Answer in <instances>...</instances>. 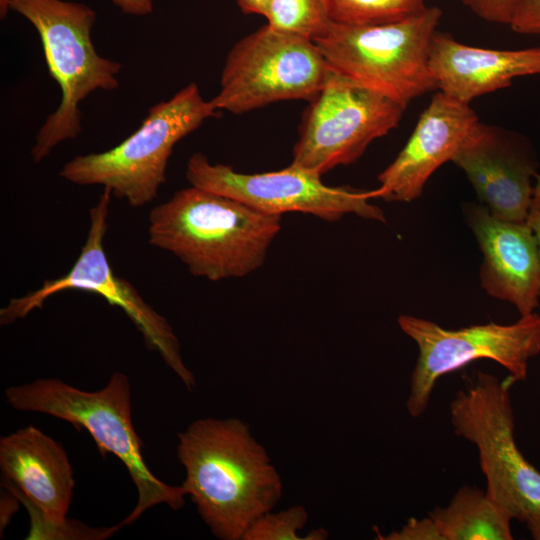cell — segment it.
Segmentation results:
<instances>
[{"label": "cell", "mask_w": 540, "mask_h": 540, "mask_svg": "<svg viewBox=\"0 0 540 540\" xmlns=\"http://www.w3.org/2000/svg\"><path fill=\"white\" fill-rule=\"evenodd\" d=\"M185 468L181 484L211 533L243 540L283 494L281 477L265 448L238 418H202L177 434Z\"/></svg>", "instance_id": "6da1fadb"}, {"label": "cell", "mask_w": 540, "mask_h": 540, "mask_svg": "<svg viewBox=\"0 0 540 540\" xmlns=\"http://www.w3.org/2000/svg\"><path fill=\"white\" fill-rule=\"evenodd\" d=\"M281 217L190 185L150 210L148 241L196 277L242 278L264 264Z\"/></svg>", "instance_id": "7a4b0ae2"}, {"label": "cell", "mask_w": 540, "mask_h": 540, "mask_svg": "<svg viewBox=\"0 0 540 540\" xmlns=\"http://www.w3.org/2000/svg\"><path fill=\"white\" fill-rule=\"evenodd\" d=\"M4 395L15 410L37 412L64 420L77 430L85 429L94 439L101 455L111 453L126 467L136 486L138 500L119 523L133 524L144 512L166 504L181 509L187 495L182 486H171L158 479L148 468L142 454V441L132 421L131 389L128 377L114 372L97 391H84L55 378L9 386Z\"/></svg>", "instance_id": "3957f363"}, {"label": "cell", "mask_w": 540, "mask_h": 540, "mask_svg": "<svg viewBox=\"0 0 540 540\" xmlns=\"http://www.w3.org/2000/svg\"><path fill=\"white\" fill-rule=\"evenodd\" d=\"M15 12L37 31L51 78L61 92L60 104L39 128L31 156L35 163L47 158L60 143L82 131L80 104L97 90L119 86L122 65L101 56L92 41L95 11L86 4L66 0H0V15Z\"/></svg>", "instance_id": "277c9868"}, {"label": "cell", "mask_w": 540, "mask_h": 540, "mask_svg": "<svg viewBox=\"0 0 540 540\" xmlns=\"http://www.w3.org/2000/svg\"><path fill=\"white\" fill-rule=\"evenodd\" d=\"M218 114L196 83L152 106L139 128L115 147L78 155L60 170L76 185H101L134 208L151 203L166 182L175 145L202 123Z\"/></svg>", "instance_id": "5b68a950"}, {"label": "cell", "mask_w": 540, "mask_h": 540, "mask_svg": "<svg viewBox=\"0 0 540 540\" xmlns=\"http://www.w3.org/2000/svg\"><path fill=\"white\" fill-rule=\"evenodd\" d=\"M441 17L439 7L429 6L420 15L394 23L331 21L313 41L333 71L406 109L414 99L437 90L429 56Z\"/></svg>", "instance_id": "8992f818"}, {"label": "cell", "mask_w": 540, "mask_h": 540, "mask_svg": "<svg viewBox=\"0 0 540 540\" xmlns=\"http://www.w3.org/2000/svg\"><path fill=\"white\" fill-rule=\"evenodd\" d=\"M503 380L478 371L450 403L454 433L473 443L486 479V495L513 518L525 523L540 510V471L521 453L515 441L511 388Z\"/></svg>", "instance_id": "52a82bcc"}, {"label": "cell", "mask_w": 540, "mask_h": 540, "mask_svg": "<svg viewBox=\"0 0 540 540\" xmlns=\"http://www.w3.org/2000/svg\"><path fill=\"white\" fill-rule=\"evenodd\" d=\"M111 196V190L103 188L97 203L90 209L86 241L70 270L63 276L46 279L32 292L10 299L0 310V324L6 326L25 318L33 310L41 309L48 298L66 290L97 294L126 314L143 336L147 349L157 352L192 391L196 380L183 361L180 341L172 326L128 280L116 275L109 263L103 242L108 230Z\"/></svg>", "instance_id": "ba28073f"}, {"label": "cell", "mask_w": 540, "mask_h": 540, "mask_svg": "<svg viewBox=\"0 0 540 540\" xmlns=\"http://www.w3.org/2000/svg\"><path fill=\"white\" fill-rule=\"evenodd\" d=\"M331 68L313 40L266 24L229 51L215 110L243 114L286 100L311 101Z\"/></svg>", "instance_id": "9c48e42d"}, {"label": "cell", "mask_w": 540, "mask_h": 540, "mask_svg": "<svg viewBox=\"0 0 540 540\" xmlns=\"http://www.w3.org/2000/svg\"><path fill=\"white\" fill-rule=\"evenodd\" d=\"M401 330L418 346L406 409L412 417L427 409L436 382L476 360H492L517 382L528 377L530 360L540 354V315L520 316L515 323L494 322L446 329L433 321L400 315Z\"/></svg>", "instance_id": "30bf717a"}, {"label": "cell", "mask_w": 540, "mask_h": 540, "mask_svg": "<svg viewBox=\"0 0 540 540\" xmlns=\"http://www.w3.org/2000/svg\"><path fill=\"white\" fill-rule=\"evenodd\" d=\"M404 110L384 94L331 69L304 111L292 163L321 176L350 165L374 140L398 126Z\"/></svg>", "instance_id": "8fae6325"}, {"label": "cell", "mask_w": 540, "mask_h": 540, "mask_svg": "<svg viewBox=\"0 0 540 540\" xmlns=\"http://www.w3.org/2000/svg\"><path fill=\"white\" fill-rule=\"evenodd\" d=\"M185 176L191 186L230 197L267 214L301 212L328 222L354 214L386 221L384 212L370 202L376 198L374 190L325 185L321 175L294 163L278 171L247 174L229 165L213 164L198 152L188 159Z\"/></svg>", "instance_id": "7c38bea8"}, {"label": "cell", "mask_w": 540, "mask_h": 540, "mask_svg": "<svg viewBox=\"0 0 540 540\" xmlns=\"http://www.w3.org/2000/svg\"><path fill=\"white\" fill-rule=\"evenodd\" d=\"M451 162L464 171L479 200L495 218L526 221L538 162L524 137L477 121Z\"/></svg>", "instance_id": "4fadbf2b"}, {"label": "cell", "mask_w": 540, "mask_h": 540, "mask_svg": "<svg viewBox=\"0 0 540 540\" xmlns=\"http://www.w3.org/2000/svg\"><path fill=\"white\" fill-rule=\"evenodd\" d=\"M2 488L14 493L30 518L62 524L75 480L62 444L33 425L0 438Z\"/></svg>", "instance_id": "5bb4252c"}, {"label": "cell", "mask_w": 540, "mask_h": 540, "mask_svg": "<svg viewBox=\"0 0 540 540\" xmlns=\"http://www.w3.org/2000/svg\"><path fill=\"white\" fill-rule=\"evenodd\" d=\"M479 121L470 104L438 91L420 115L407 143L378 176L376 198L389 202L418 199L432 174L452 161L463 139Z\"/></svg>", "instance_id": "9a60e30c"}, {"label": "cell", "mask_w": 540, "mask_h": 540, "mask_svg": "<svg viewBox=\"0 0 540 540\" xmlns=\"http://www.w3.org/2000/svg\"><path fill=\"white\" fill-rule=\"evenodd\" d=\"M483 253L480 283L488 295L515 306L520 316L540 303V258L535 235L525 222L495 218L482 204L464 207Z\"/></svg>", "instance_id": "2e32d148"}, {"label": "cell", "mask_w": 540, "mask_h": 540, "mask_svg": "<svg viewBox=\"0 0 540 540\" xmlns=\"http://www.w3.org/2000/svg\"><path fill=\"white\" fill-rule=\"evenodd\" d=\"M429 64L438 91L470 104L479 96L510 86L515 78L540 75V46L518 50L474 47L436 31Z\"/></svg>", "instance_id": "e0dca14e"}, {"label": "cell", "mask_w": 540, "mask_h": 540, "mask_svg": "<svg viewBox=\"0 0 540 540\" xmlns=\"http://www.w3.org/2000/svg\"><path fill=\"white\" fill-rule=\"evenodd\" d=\"M428 516L443 540H512L511 515L486 493L462 486L449 505L436 507Z\"/></svg>", "instance_id": "ac0fdd59"}, {"label": "cell", "mask_w": 540, "mask_h": 540, "mask_svg": "<svg viewBox=\"0 0 540 540\" xmlns=\"http://www.w3.org/2000/svg\"><path fill=\"white\" fill-rule=\"evenodd\" d=\"M426 0H328L332 22L380 25L403 21L423 13Z\"/></svg>", "instance_id": "d6986e66"}, {"label": "cell", "mask_w": 540, "mask_h": 540, "mask_svg": "<svg viewBox=\"0 0 540 540\" xmlns=\"http://www.w3.org/2000/svg\"><path fill=\"white\" fill-rule=\"evenodd\" d=\"M271 27L314 40L331 22L328 0H272L266 17Z\"/></svg>", "instance_id": "ffe728a7"}, {"label": "cell", "mask_w": 540, "mask_h": 540, "mask_svg": "<svg viewBox=\"0 0 540 540\" xmlns=\"http://www.w3.org/2000/svg\"><path fill=\"white\" fill-rule=\"evenodd\" d=\"M308 521V513L301 505L286 510L265 513L248 529L243 540H305L297 532Z\"/></svg>", "instance_id": "44dd1931"}, {"label": "cell", "mask_w": 540, "mask_h": 540, "mask_svg": "<svg viewBox=\"0 0 540 540\" xmlns=\"http://www.w3.org/2000/svg\"><path fill=\"white\" fill-rule=\"evenodd\" d=\"M30 530L26 539H81L102 540L111 537L121 527L91 528L78 521L67 519L62 524H49L30 518Z\"/></svg>", "instance_id": "7402d4cb"}, {"label": "cell", "mask_w": 540, "mask_h": 540, "mask_svg": "<svg viewBox=\"0 0 540 540\" xmlns=\"http://www.w3.org/2000/svg\"><path fill=\"white\" fill-rule=\"evenodd\" d=\"M484 21L510 25L523 0H459Z\"/></svg>", "instance_id": "603a6c76"}, {"label": "cell", "mask_w": 540, "mask_h": 540, "mask_svg": "<svg viewBox=\"0 0 540 540\" xmlns=\"http://www.w3.org/2000/svg\"><path fill=\"white\" fill-rule=\"evenodd\" d=\"M385 540H443L434 521L428 516L424 519H409L400 529L391 532Z\"/></svg>", "instance_id": "cb8c5ba5"}, {"label": "cell", "mask_w": 540, "mask_h": 540, "mask_svg": "<svg viewBox=\"0 0 540 540\" xmlns=\"http://www.w3.org/2000/svg\"><path fill=\"white\" fill-rule=\"evenodd\" d=\"M522 35H540V0H523L511 24Z\"/></svg>", "instance_id": "d4e9b609"}, {"label": "cell", "mask_w": 540, "mask_h": 540, "mask_svg": "<svg viewBox=\"0 0 540 540\" xmlns=\"http://www.w3.org/2000/svg\"><path fill=\"white\" fill-rule=\"evenodd\" d=\"M21 501L10 490L4 488L1 490L0 500V535L2 537L3 530L7 527L13 515L17 512Z\"/></svg>", "instance_id": "484cf974"}, {"label": "cell", "mask_w": 540, "mask_h": 540, "mask_svg": "<svg viewBox=\"0 0 540 540\" xmlns=\"http://www.w3.org/2000/svg\"><path fill=\"white\" fill-rule=\"evenodd\" d=\"M123 13L133 16L150 14L154 9L155 0H109Z\"/></svg>", "instance_id": "4316f807"}, {"label": "cell", "mask_w": 540, "mask_h": 540, "mask_svg": "<svg viewBox=\"0 0 540 540\" xmlns=\"http://www.w3.org/2000/svg\"><path fill=\"white\" fill-rule=\"evenodd\" d=\"M526 223L533 231L540 258V194H533V198L526 217Z\"/></svg>", "instance_id": "83f0119b"}, {"label": "cell", "mask_w": 540, "mask_h": 540, "mask_svg": "<svg viewBox=\"0 0 540 540\" xmlns=\"http://www.w3.org/2000/svg\"><path fill=\"white\" fill-rule=\"evenodd\" d=\"M272 0H237L240 9L246 14H258L267 17Z\"/></svg>", "instance_id": "f1b7e54d"}, {"label": "cell", "mask_w": 540, "mask_h": 540, "mask_svg": "<svg viewBox=\"0 0 540 540\" xmlns=\"http://www.w3.org/2000/svg\"><path fill=\"white\" fill-rule=\"evenodd\" d=\"M525 524L533 539L540 540V510L531 515Z\"/></svg>", "instance_id": "f546056e"}, {"label": "cell", "mask_w": 540, "mask_h": 540, "mask_svg": "<svg viewBox=\"0 0 540 540\" xmlns=\"http://www.w3.org/2000/svg\"><path fill=\"white\" fill-rule=\"evenodd\" d=\"M534 194H540V174L535 177Z\"/></svg>", "instance_id": "4dcf8cb0"}]
</instances>
